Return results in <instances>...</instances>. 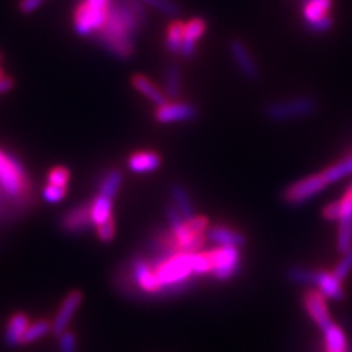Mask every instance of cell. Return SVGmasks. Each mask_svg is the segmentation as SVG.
<instances>
[{
    "label": "cell",
    "mask_w": 352,
    "mask_h": 352,
    "mask_svg": "<svg viewBox=\"0 0 352 352\" xmlns=\"http://www.w3.org/2000/svg\"><path fill=\"white\" fill-rule=\"evenodd\" d=\"M141 2L159 10V12L163 14L164 16L176 18L181 14V8L176 3H173L172 0H141Z\"/></svg>",
    "instance_id": "f1b7e54d"
},
{
    "label": "cell",
    "mask_w": 352,
    "mask_h": 352,
    "mask_svg": "<svg viewBox=\"0 0 352 352\" xmlns=\"http://www.w3.org/2000/svg\"><path fill=\"white\" fill-rule=\"evenodd\" d=\"M91 203L93 201H87L75 206L60 217V228L63 232L78 235L94 225L91 217Z\"/></svg>",
    "instance_id": "8992f818"
},
{
    "label": "cell",
    "mask_w": 352,
    "mask_h": 352,
    "mask_svg": "<svg viewBox=\"0 0 352 352\" xmlns=\"http://www.w3.org/2000/svg\"><path fill=\"white\" fill-rule=\"evenodd\" d=\"M0 62H2V53H0Z\"/></svg>",
    "instance_id": "f6af8a7d"
},
{
    "label": "cell",
    "mask_w": 352,
    "mask_h": 352,
    "mask_svg": "<svg viewBox=\"0 0 352 352\" xmlns=\"http://www.w3.org/2000/svg\"><path fill=\"white\" fill-rule=\"evenodd\" d=\"M169 194H170V200H172L173 206L178 208V212L181 213L185 222H188V220L195 217L194 204L191 201V197H190L188 191H186L184 185L172 184L169 188Z\"/></svg>",
    "instance_id": "2e32d148"
},
{
    "label": "cell",
    "mask_w": 352,
    "mask_h": 352,
    "mask_svg": "<svg viewBox=\"0 0 352 352\" xmlns=\"http://www.w3.org/2000/svg\"><path fill=\"white\" fill-rule=\"evenodd\" d=\"M131 84L140 94L144 96L147 100H150L153 104H156L157 107L168 104L166 94L162 93L159 88L147 78V76L134 75V76H132V80H131Z\"/></svg>",
    "instance_id": "e0dca14e"
},
{
    "label": "cell",
    "mask_w": 352,
    "mask_h": 352,
    "mask_svg": "<svg viewBox=\"0 0 352 352\" xmlns=\"http://www.w3.org/2000/svg\"><path fill=\"white\" fill-rule=\"evenodd\" d=\"M120 3H124L132 14H134L141 24H144L147 21V10L146 5L141 2V0H119Z\"/></svg>",
    "instance_id": "74e56055"
},
{
    "label": "cell",
    "mask_w": 352,
    "mask_h": 352,
    "mask_svg": "<svg viewBox=\"0 0 352 352\" xmlns=\"http://www.w3.org/2000/svg\"><path fill=\"white\" fill-rule=\"evenodd\" d=\"M340 201H342V210H340V217L338 220V250L345 252L352 245V194L346 191Z\"/></svg>",
    "instance_id": "7c38bea8"
},
{
    "label": "cell",
    "mask_w": 352,
    "mask_h": 352,
    "mask_svg": "<svg viewBox=\"0 0 352 352\" xmlns=\"http://www.w3.org/2000/svg\"><path fill=\"white\" fill-rule=\"evenodd\" d=\"M44 0H19V10L22 14L30 15L32 12H36V10L43 5Z\"/></svg>",
    "instance_id": "b9f144b4"
},
{
    "label": "cell",
    "mask_w": 352,
    "mask_h": 352,
    "mask_svg": "<svg viewBox=\"0 0 352 352\" xmlns=\"http://www.w3.org/2000/svg\"><path fill=\"white\" fill-rule=\"evenodd\" d=\"M156 120L160 124H173V122H186L198 116V109L192 103H172L157 107Z\"/></svg>",
    "instance_id": "9c48e42d"
},
{
    "label": "cell",
    "mask_w": 352,
    "mask_h": 352,
    "mask_svg": "<svg viewBox=\"0 0 352 352\" xmlns=\"http://www.w3.org/2000/svg\"><path fill=\"white\" fill-rule=\"evenodd\" d=\"M91 217L94 225H100L112 217V200L107 197L98 195L91 203Z\"/></svg>",
    "instance_id": "603a6c76"
},
{
    "label": "cell",
    "mask_w": 352,
    "mask_h": 352,
    "mask_svg": "<svg viewBox=\"0 0 352 352\" xmlns=\"http://www.w3.org/2000/svg\"><path fill=\"white\" fill-rule=\"evenodd\" d=\"M162 159L154 151H138L128 159V168L135 173H147L160 168Z\"/></svg>",
    "instance_id": "ac0fdd59"
},
{
    "label": "cell",
    "mask_w": 352,
    "mask_h": 352,
    "mask_svg": "<svg viewBox=\"0 0 352 352\" xmlns=\"http://www.w3.org/2000/svg\"><path fill=\"white\" fill-rule=\"evenodd\" d=\"M14 88V80L9 78V76H0V94L8 93L9 90Z\"/></svg>",
    "instance_id": "ee69618b"
},
{
    "label": "cell",
    "mask_w": 352,
    "mask_h": 352,
    "mask_svg": "<svg viewBox=\"0 0 352 352\" xmlns=\"http://www.w3.org/2000/svg\"><path fill=\"white\" fill-rule=\"evenodd\" d=\"M162 283V295L181 294L188 288L192 276L191 254L176 252L153 269Z\"/></svg>",
    "instance_id": "6da1fadb"
},
{
    "label": "cell",
    "mask_w": 352,
    "mask_h": 352,
    "mask_svg": "<svg viewBox=\"0 0 352 352\" xmlns=\"http://www.w3.org/2000/svg\"><path fill=\"white\" fill-rule=\"evenodd\" d=\"M229 52H230V56H232V59L235 60L239 72L244 75L247 80L256 81L260 76V71L254 58H252V54L247 47V44L238 38L230 40Z\"/></svg>",
    "instance_id": "ba28073f"
},
{
    "label": "cell",
    "mask_w": 352,
    "mask_h": 352,
    "mask_svg": "<svg viewBox=\"0 0 352 352\" xmlns=\"http://www.w3.org/2000/svg\"><path fill=\"white\" fill-rule=\"evenodd\" d=\"M342 280H339L333 273L329 272H316V280L314 285L318 288L326 298L330 300H342L344 298V289H342Z\"/></svg>",
    "instance_id": "5bb4252c"
},
{
    "label": "cell",
    "mask_w": 352,
    "mask_h": 352,
    "mask_svg": "<svg viewBox=\"0 0 352 352\" xmlns=\"http://www.w3.org/2000/svg\"><path fill=\"white\" fill-rule=\"evenodd\" d=\"M122 179H124V175L120 172V169L118 168L110 169L100 184V194L98 195H103L110 198V200H113L116 194L119 192L120 185H122Z\"/></svg>",
    "instance_id": "44dd1931"
},
{
    "label": "cell",
    "mask_w": 352,
    "mask_h": 352,
    "mask_svg": "<svg viewBox=\"0 0 352 352\" xmlns=\"http://www.w3.org/2000/svg\"><path fill=\"white\" fill-rule=\"evenodd\" d=\"M65 195H66V186H58V185L47 184L43 190L44 201H47L50 204L60 203L65 198Z\"/></svg>",
    "instance_id": "d6a6232c"
},
{
    "label": "cell",
    "mask_w": 352,
    "mask_h": 352,
    "mask_svg": "<svg viewBox=\"0 0 352 352\" xmlns=\"http://www.w3.org/2000/svg\"><path fill=\"white\" fill-rule=\"evenodd\" d=\"M332 6V0H305L302 15L305 22H311L314 19L326 15L327 10Z\"/></svg>",
    "instance_id": "cb8c5ba5"
},
{
    "label": "cell",
    "mask_w": 352,
    "mask_h": 352,
    "mask_svg": "<svg viewBox=\"0 0 352 352\" xmlns=\"http://www.w3.org/2000/svg\"><path fill=\"white\" fill-rule=\"evenodd\" d=\"M206 31V21L203 18H194L188 24H185L184 30V40L195 43L200 40Z\"/></svg>",
    "instance_id": "f546056e"
},
{
    "label": "cell",
    "mask_w": 352,
    "mask_h": 352,
    "mask_svg": "<svg viewBox=\"0 0 352 352\" xmlns=\"http://www.w3.org/2000/svg\"><path fill=\"white\" fill-rule=\"evenodd\" d=\"M110 0H85V3L90 10H106Z\"/></svg>",
    "instance_id": "7bdbcfd3"
},
{
    "label": "cell",
    "mask_w": 352,
    "mask_h": 352,
    "mask_svg": "<svg viewBox=\"0 0 352 352\" xmlns=\"http://www.w3.org/2000/svg\"><path fill=\"white\" fill-rule=\"evenodd\" d=\"M110 2H112V0H110Z\"/></svg>",
    "instance_id": "7dc6e473"
},
{
    "label": "cell",
    "mask_w": 352,
    "mask_h": 352,
    "mask_svg": "<svg viewBox=\"0 0 352 352\" xmlns=\"http://www.w3.org/2000/svg\"><path fill=\"white\" fill-rule=\"evenodd\" d=\"M182 76L181 69L176 63H169L164 69V94L168 98L176 100L181 96Z\"/></svg>",
    "instance_id": "d6986e66"
},
{
    "label": "cell",
    "mask_w": 352,
    "mask_h": 352,
    "mask_svg": "<svg viewBox=\"0 0 352 352\" xmlns=\"http://www.w3.org/2000/svg\"><path fill=\"white\" fill-rule=\"evenodd\" d=\"M307 30H310L314 34H320V32H327L333 28V18L330 15H323L322 18L314 19L311 22H305Z\"/></svg>",
    "instance_id": "836d02e7"
},
{
    "label": "cell",
    "mask_w": 352,
    "mask_h": 352,
    "mask_svg": "<svg viewBox=\"0 0 352 352\" xmlns=\"http://www.w3.org/2000/svg\"><path fill=\"white\" fill-rule=\"evenodd\" d=\"M47 181L52 185H58V186H66L69 182V170L66 168L58 166L49 172L47 175Z\"/></svg>",
    "instance_id": "8d00e7d4"
},
{
    "label": "cell",
    "mask_w": 352,
    "mask_h": 352,
    "mask_svg": "<svg viewBox=\"0 0 352 352\" xmlns=\"http://www.w3.org/2000/svg\"><path fill=\"white\" fill-rule=\"evenodd\" d=\"M317 110V102L311 97H296L291 100L270 103L264 107V115L272 122H289L313 115Z\"/></svg>",
    "instance_id": "3957f363"
},
{
    "label": "cell",
    "mask_w": 352,
    "mask_h": 352,
    "mask_svg": "<svg viewBox=\"0 0 352 352\" xmlns=\"http://www.w3.org/2000/svg\"><path fill=\"white\" fill-rule=\"evenodd\" d=\"M75 31L76 34L81 37H88L93 34V25H91V18H90V9H88L87 3H81L75 10Z\"/></svg>",
    "instance_id": "7402d4cb"
},
{
    "label": "cell",
    "mask_w": 352,
    "mask_h": 352,
    "mask_svg": "<svg viewBox=\"0 0 352 352\" xmlns=\"http://www.w3.org/2000/svg\"><path fill=\"white\" fill-rule=\"evenodd\" d=\"M351 270H352V245L345 251L344 258L340 260L338 266L335 267L333 274L339 280H344Z\"/></svg>",
    "instance_id": "e575fe53"
},
{
    "label": "cell",
    "mask_w": 352,
    "mask_h": 352,
    "mask_svg": "<svg viewBox=\"0 0 352 352\" xmlns=\"http://www.w3.org/2000/svg\"><path fill=\"white\" fill-rule=\"evenodd\" d=\"M2 75H3V74H2V69H0V76H2Z\"/></svg>",
    "instance_id": "bcb514c9"
},
{
    "label": "cell",
    "mask_w": 352,
    "mask_h": 352,
    "mask_svg": "<svg viewBox=\"0 0 352 352\" xmlns=\"http://www.w3.org/2000/svg\"><path fill=\"white\" fill-rule=\"evenodd\" d=\"M0 188L6 195L15 197L18 200H22V195H25L31 188L24 166L14 156H9L2 150H0Z\"/></svg>",
    "instance_id": "7a4b0ae2"
},
{
    "label": "cell",
    "mask_w": 352,
    "mask_h": 352,
    "mask_svg": "<svg viewBox=\"0 0 352 352\" xmlns=\"http://www.w3.org/2000/svg\"><path fill=\"white\" fill-rule=\"evenodd\" d=\"M302 301L308 316L311 317V320L318 327L324 330L326 327L332 324L330 314L327 311V305H326V296L320 291H308L304 295Z\"/></svg>",
    "instance_id": "30bf717a"
},
{
    "label": "cell",
    "mask_w": 352,
    "mask_h": 352,
    "mask_svg": "<svg viewBox=\"0 0 352 352\" xmlns=\"http://www.w3.org/2000/svg\"><path fill=\"white\" fill-rule=\"evenodd\" d=\"M322 173L311 175L298 182L289 185L283 192V201L289 206H300L311 200L314 195L322 192L326 186Z\"/></svg>",
    "instance_id": "5b68a950"
},
{
    "label": "cell",
    "mask_w": 352,
    "mask_h": 352,
    "mask_svg": "<svg viewBox=\"0 0 352 352\" xmlns=\"http://www.w3.org/2000/svg\"><path fill=\"white\" fill-rule=\"evenodd\" d=\"M186 226L191 230V234L197 235V234H204L207 228H208V220L203 216H195L194 219L188 220L186 222Z\"/></svg>",
    "instance_id": "60d3db41"
},
{
    "label": "cell",
    "mask_w": 352,
    "mask_h": 352,
    "mask_svg": "<svg viewBox=\"0 0 352 352\" xmlns=\"http://www.w3.org/2000/svg\"><path fill=\"white\" fill-rule=\"evenodd\" d=\"M50 329H52V326L47 320H37L36 323H32V324L28 326L27 332L24 335V339H22V344L36 342V340L41 339L43 336H46Z\"/></svg>",
    "instance_id": "83f0119b"
},
{
    "label": "cell",
    "mask_w": 352,
    "mask_h": 352,
    "mask_svg": "<svg viewBox=\"0 0 352 352\" xmlns=\"http://www.w3.org/2000/svg\"><path fill=\"white\" fill-rule=\"evenodd\" d=\"M206 238L219 247H235L241 248L247 244V238L238 230L229 229L226 226H213L207 229Z\"/></svg>",
    "instance_id": "4fadbf2b"
},
{
    "label": "cell",
    "mask_w": 352,
    "mask_h": 352,
    "mask_svg": "<svg viewBox=\"0 0 352 352\" xmlns=\"http://www.w3.org/2000/svg\"><path fill=\"white\" fill-rule=\"evenodd\" d=\"M113 2L116 5L118 14H119L120 19H122L124 25L129 31V34L132 36V38H135L140 34V31H141V22L138 21V18L134 14H132L131 10L124 3H120L119 0H113Z\"/></svg>",
    "instance_id": "4316f807"
},
{
    "label": "cell",
    "mask_w": 352,
    "mask_h": 352,
    "mask_svg": "<svg viewBox=\"0 0 352 352\" xmlns=\"http://www.w3.org/2000/svg\"><path fill=\"white\" fill-rule=\"evenodd\" d=\"M324 352H348L346 338L342 329L333 323L324 329Z\"/></svg>",
    "instance_id": "ffe728a7"
},
{
    "label": "cell",
    "mask_w": 352,
    "mask_h": 352,
    "mask_svg": "<svg viewBox=\"0 0 352 352\" xmlns=\"http://www.w3.org/2000/svg\"><path fill=\"white\" fill-rule=\"evenodd\" d=\"M115 234H116V226H115L113 217H110L106 220V222L97 225V236L102 242H110L115 238Z\"/></svg>",
    "instance_id": "d590c367"
},
{
    "label": "cell",
    "mask_w": 352,
    "mask_h": 352,
    "mask_svg": "<svg viewBox=\"0 0 352 352\" xmlns=\"http://www.w3.org/2000/svg\"><path fill=\"white\" fill-rule=\"evenodd\" d=\"M340 210H342V201H333L323 208V217L329 220V222H338L340 217Z\"/></svg>",
    "instance_id": "ab89813d"
},
{
    "label": "cell",
    "mask_w": 352,
    "mask_h": 352,
    "mask_svg": "<svg viewBox=\"0 0 352 352\" xmlns=\"http://www.w3.org/2000/svg\"><path fill=\"white\" fill-rule=\"evenodd\" d=\"M212 264V274L219 280H228L234 278L241 266L238 248L219 247L207 252Z\"/></svg>",
    "instance_id": "277c9868"
},
{
    "label": "cell",
    "mask_w": 352,
    "mask_h": 352,
    "mask_svg": "<svg viewBox=\"0 0 352 352\" xmlns=\"http://www.w3.org/2000/svg\"><path fill=\"white\" fill-rule=\"evenodd\" d=\"M184 30L185 24L181 21L172 22L170 27L168 28V36H166V50L172 54L179 53L181 44L184 40Z\"/></svg>",
    "instance_id": "484cf974"
},
{
    "label": "cell",
    "mask_w": 352,
    "mask_h": 352,
    "mask_svg": "<svg viewBox=\"0 0 352 352\" xmlns=\"http://www.w3.org/2000/svg\"><path fill=\"white\" fill-rule=\"evenodd\" d=\"M28 326H30V318H28L27 314L15 313V314L10 316L9 322L6 324V332H5L6 344L9 346L21 345Z\"/></svg>",
    "instance_id": "9a60e30c"
},
{
    "label": "cell",
    "mask_w": 352,
    "mask_h": 352,
    "mask_svg": "<svg viewBox=\"0 0 352 352\" xmlns=\"http://www.w3.org/2000/svg\"><path fill=\"white\" fill-rule=\"evenodd\" d=\"M81 302H82V294L80 291H72L66 295V298L63 300L59 311L56 313V316H54V320L52 323V332L54 335L59 336L62 332H65L69 322L72 320L74 314L81 305Z\"/></svg>",
    "instance_id": "8fae6325"
},
{
    "label": "cell",
    "mask_w": 352,
    "mask_h": 352,
    "mask_svg": "<svg viewBox=\"0 0 352 352\" xmlns=\"http://www.w3.org/2000/svg\"><path fill=\"white\" fill-rule=\"evenodd\" d=\"M191 267H192V273L194 274H208L212 273V264H210V258H208L207 252H192L191 254Z\"/></svg>",
    "instance_id": "4dcf8cb0"
},
{
    "label": "cell",
    "mask_w": 352,
    "mask_h": 352,
    "mask_svg": "<svg viewBox=\"0 0 352 352\" xmlns=\"http://www.w3.org/2000/svg\"><path fill=\"white\" fill-rule=\"evenodd\" d=\"M286 276L291 282L301 283V285H314L316 280V272L310 269L302 267H291L286 273Z\"/></svg>",
    "instance_id": "1f68e13d"
},
{
    "label": "cell",
    "mask_w": 352,
    "mask_h": 352,
    "mask_svg": "<svg viewBox=\"0 0 352 352\" xmlns=\"http://www.w3.org/2000/svg\"><path fill=\"white\" fill-rule=\"evenodd\" d=\"M131 278L138 288L146 294H162V283L157 279L150 263L142 257H135L131 260Z\"/></svg>",
    "instance_id": "52a82bcc"
},
{
    "label": "cell",
    "mask_w": 352,
    "mask_h": 352,
    "mask_svg": "<svg viewBox=\"0 0 352 352\" xmlns=\"http://www.w3.org/2000/svg\"><path fill=\"white\" fill-rule=\"evenodd\" d=\"M59 351L60 352H76V340L72 332L65 330L59 335Z\"/></svg>",
    "instance_id": "f35d334b"
},
{
    "label": "cell",
    "mask_w": 352,
    "mask_h": 352,
    "mask_svg": "<svg viewBox=\"0 0 352 352\" xmlns=\"http://www.w3.org/2000/svg\"><path fill=\"white\" fill-rule=\"evenodd\" d=\"M348 175H352V157H346L342 162H339L333 164V166L327 168L324 172H322L326 184H333L339 179L345 178Z\"/></svg>",
    "instance_id": "d4e9b609"
}]
</instances>
